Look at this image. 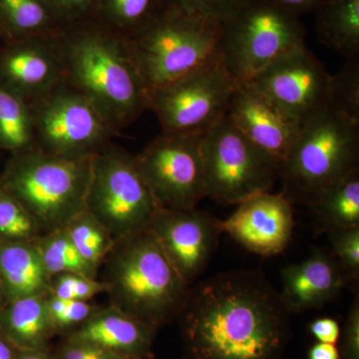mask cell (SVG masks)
I'll return each instance as SVG.
<instances>
[{
	"label": "cell",
	"instance_id": "cell-7",
	"mask_svg": "<svg viewBox=\"0 0 359 359\" xmlns=\"http://www.w3.org/2000/svg\"><path fill=\"white\" fill-rule=\"evenodd\" d=\"M299 18L269 0H248L222 23L219 56L237 84L250 82L278 58L304 43Z\"/></svg>",
	"mask_w": 359,
	"mask_h": 359
},
{
	"label": "cell",
	"instance_id": "cell-23",
	"mask_svg": "<svg viewBox=\"0 0 359 359\" xmlns=\"http://www.w3.org/2000/svg\"><path fill=\"white\" fill-rule=\"evenodd\" d=\"M309 208L323 233L359 226V169L327 187Z\"/></svg>",
	"mask_w": 359,
	"mask_h": 359
},
{
	"label": "cell",
	"instance_id": "cell-6",
	"mask_svg": "<svg viewBox=\"0 0 359 359\" xmlns=\"http://www.w3.org/2000/svg\"><path fill=\"white\" fill-rule=\"evenodd\" d=\"M359 124L328 107L302 123L280 167L283 195L309 207L323 190L358 169Z\"/></svg>",
	"mask_w": 359,
	"mask_h": 359
},
{
	"label": "cell",
	"instance_id": "cell-10",
	"mask_svg": "<svg viewBox=\"0 0 359 359\" xmlns=\"http://www.w3.org/2000/svg\"><path fill=\"white\" fill-rule=\"evenodd\" d=\"M28 106L34 147L44 152L68 157L94 156L119 134L65 80Z\"/></svg>",
	"mask_w": 359,
	"mask_h": 359
},
{
	"label": "cell",
	"instance_id": "cell-5",
	"mask_svg": "<svg viewBox=\"0 0 359 359\" xmlns=\"http://www.w3.org/2000/svg\"><path fill=\"white\" fill-rule=\"evenodd\" d=\"M222 22L169 4L129 37L148 89L158 88L219 58Z\"/></svg>",
	"mask_w": 359,
	"mask_h": 359
},
{
	"label": "cell",
	"instance_id": "cell-22",
	"mask_svg": "<svg viewBox=\"0 0 359 359\" xmlns=\"http://www.w3.org/2000/svg\"><path fill=\"white\" fill-rule=\"evenodd\" d=\"M314 13L321 43L347 59L359 57V0H325Z\"/></svg>",
	"mask_w": 359,
	"mask_h": 359
},
{
	"label": "cell",
	"instance_id": "cell-29",
	"mask_svg": "<svg viewBox=\"0 0 359 359\" xmlns=\"http://www.w3.org/2000/svg\"><path fill=\"white\" fill-rule=\"evenodd\" d=\"M327 107L359 124V57L347 59L341 69L330 74Z\"/></svg>",
	"mask_w": 359,
	"mask_h": 359
},
{
	"label": "cell",
	"instance_id": "cell-12",
	"mask_svg": "<svg viewBox=\"0 0 359 359\" xmlns=\"http://www.w3.org/2000/svg\"><path fill=\"white\" fill-rule=\"evenodd\" d=\"M203 135L162 133L136 155L160 209H192L205 198Z\"/></svg>",
	"mask_w": 359,
	"mask_h": 359
},
{
	"label": "cell",
	"instance_id": "cell-3",
	"mask_svg": "<svg viewBox=\"0 0 359 359\" xmlns=\"http://www.w3.org/2000/svg\"><path fill=\"white\" fill-rule=\"evenodd\" d=\"M102 266L110 304L157 330L177 320L191 287L150 229L116 240Z\"/></svg>",
	"mask_w": 359,
	"mask_h": 359
},
{
	"label": "cell",
	"instance_id": "cell-41",
	"mask_svg": "<svg viewBox=\"0 0 359 359\" xmlns=\"http://www.w3.org/2000/svg\"><path fill=\"white\" fill-rule=\"evenodd\" d=\"M18 353L20 349L0 334V359H16Z\"/></svg>",
	"mask_w": 359,
	"mask_h": 359
},
{
	"label": "cell",
	"instance_id": "cell-8",
	"mask_svg": "<svg viewBox=\"0 0 359 359\" xmlns=\"http://www.w3.org/2000/svg\"><path fill=\"white\" fill-rule=\"evenodd\" d=\"M205 198L222 205H238L269 192L280 166L224 115L202 139Z\"/></svg>",
	"mask_w": 359,
	"mask_h": 359
},
{
	"label": "cell",
	"instance_id": "cell-31",
	"mask_svg": "<svg viewBox=\"0 0 359 359\" xmlns=\"http://www.w3.org/2000/svg\"><path fill=\"white\" fill-rule=\"evenodd\" d=\"M47 311L56 334H69L89 320L101 306L90 302L59 299L50 294L45 297Z\"/></svg>",
	"mask_w": 359,
	"mask_h": 359
},
{
	"label": "cell",
	"instance_id": "cell-17",
	"mask_svg": "<svg viewBox=\"0 0 359 359\" xmlns=\"http://www.w3.org/2000/svg\"><path fill=\"white\" fill-rule=\"evenodd\" d=\"M226 115L252 144L280 167L294 146L301 123L278 109L249 84H237Z\"/></svg>",
	"mask_w": 359,
	"mask_h": 359
},
{
	"label": "cell",
	"instance_id": "cell-37",
	"mask_svg": "<svg viewBox=\"0 0 359 359\" xmlns=\"http://www.w3.org/2000/svg\"><path fill=\"white\" fill-rule=\"evenodd\" d=\"M52 355L54 359H131L89 342L69 339H65Z\"/></svg>",
	"mask_w": 359,
	"mask_h": 359
},
{
	"label": "cell",
	"instance_id": "cell-26",
	"mask_svg": "<svg viewBox=\"0 0 359 359\" xmlns=\"http://www.w3.org/2000/svg\"><path fill=\"white\" fill-rule=\"evenodd\" d=\"M65 230L80 256L99 273L114 247L112 233L86 210L71 219Z\"/></svg>",
	"mask_w": 359,
	"mask_h": 359
},
{
	"label": "cell",
	"instance_id": "cell-36",
	"mask_svg": "<svg viewBox=\"0 0 359 359\" xmlns=\"http://www.w3.org/2000/svg\"><path fill=\"white\" fill-rule=\"evenodd\" d=\"M339 359H359V294L354 295L339 337Z\"/></svg>",
	"mask_w": 359,
	"mask_h": 359
},
{
	"label": "cell",
	"instance_id": "cell-4",
	"mask_svg": "<svg viewBox=\"0 0 359 359\" xmlns=\"http://www.w3.org/2000/svg\"><path fill=\"white\" fill-rule=\"evenodd\" d=\"M93 156L68 157L32 148L11 155L0 186L39 224L41 233L65 229L86 210Z\"/></svg>",
	"mask_w": 359,
	"mask_h": 359
},
{
	"label": "cell",
	"instance_id": "cell-15",
	"mask_svg": "<svg viewBox=\"0 0 359 359\" xmlns=\"http://www.w3.org/2000/svg\"><path fill=\"white\" fill-rule=\"evenodd\" d=\"M60 32L7 42L0 49V87L28 104L65 81Z\"/></svg>",
	"mask_w": 359,
	"mask_h": 359
},
{
	"label": "cell",
	"instance_id": "cell-39",
	"mask_svg": "<svg viewBox=\"0 0 359 359\" xmlns=\"http://www.w3.org/2000/svg\"><path fill=\"white\" fill-rule=\"evenodd\" d=\"M269 1L299 18L304 14L314 13L325 0H269Z\"/></svg>",
	"mask_w": 359,
	"mask_h": 359
},
{
	"label": "cell",
	"instance_id": "cell-9",
	"mask_svg": "<svg viewBox=\"0 0 359 359\" xmlns=\"http://www.w3.org/2000/svg\"><path fill=\"white\" fill-rule=\"evenodd\" d=\"M159 209L136 156L113 143L93 156L86 211L116 240L148 229Z\"/></svg>",
	"mask_w": 359,
	"mask_h": 359
},
{
	"label": "cell",
	"instance_id": "cell-33",
	"mask_svg": "<svg viewBox=\"0 0 359 359\" xmlns=\"http://www.w3.org/2000/svg\"><path fill=\"white\" fill-rule=\"evenodd\" d=\"M102 292H107V285L98 278L79 273H61L51 278L50 294L59 299L90 302Z\"/></svg>",
	"mask_w": 359,
	"mask_h": 359
},
{
	"label": "cell",
	"instance_id": "cell-2",
	"mask_svg": "<svg viewBox=\"0 0 359 359\" xmlns=\"http://www.w3.org/2000/svg\"><path fill=\"white\" fill-rule=\"evenodd\" d=\"M65 80L117 133L148 110V89L127 37L88 20L61 29Z\"/></svg>",
	"mask_w": 359,
	"mask_h": 359
},
{
	"label": "cell",
	"instance_id": "cell-16",
	"mask_svg": "<svg viewBox=\"0 0 359 359\" xmlns=\"http://www.w3.org/2000/svg\"><path fill=\"white\" fill-rule=\"evenodd\" d=\"M237 205L230 218L222 221L224 233L259 256H276L287 249L294 231V209L283 193L257 194Z\"/></svg>",
	"mask_w": 359,
	"mask_h": 359
},
{
	"label": "cell",
	"instance_id": "cell-13",
	"mask_svg": "<svg viewBox=\"0 0 359 359\" xmlns=\"http://www.w3.org/2000/svg\"><path fill=\"white\" fill-rule=\"evenodd\" d=\"M330 80L323 63L302 45L278 58L247 84L302 124L327 107Z\"/></svg>",
	"mask_w": 359,
	"mask_h": 359
},
{
	"label": "cell",
	"instance_id": "cell-19",
	"mask_svg": "<svg viewBox=\"0 0 359 359\" xmlns=\"http://www.w3.org/2000/svg\"><path fill=\"white\" fill-rule=\"evenodd\" d=\"M157 330L109 304L65 335V339L89 342L131 359H149Z\"/></svg>",
	"mask_w": 359,
	"mask_h": 359
},
{
	"label": "cell",
	"instance_id": "cell-34",
	"mask_svg": "<svg viewBox=\"0 0 359 359\" xmlns=\"http://www.w3.org/2000/svg\"><path fill=\"white\" fill-rule=\"evenodd\" d=\"M191 13L201 14L223 23L248 0H166Z\"/></svg>",
	"mask_w": 359,
	"mask_h": 359
},
{
	"label": "cell",
	"instance_id": "cell-43",
	"mask_svg": "<svg viewBox=\"0 0 359 359\" xmlns=\"http://www.w3.org/2000/svg\"><path fill=\"white\" fill-rule=\"evenodd\" d=\"M6 304V294H4V287H2L1 282H0V309H1L2 306Z\"/></svg>",
	"mask_w": 359,
	"mask_h": 359
},
{
	"label": "cell",
	"instance_id": "cell-20",
	"mask_svg": "<svg viewBox=\"0 0 359 359\" xmlns=\"http://www.w3.org/2000/svg\"><path fill=\"white\" fill-rule=\"evenodd\" d=\"M0 282L6 302L50 294L51 278L34 243L0 242Z\"/></svg>",
	"mask_w": 359,
	"mask_h": 359
},
{
	"label": "cell",
	"instance_id": "cell-30",
	"mask_svg": "<svg viewBox=\"0 0 359 359\" xmlns=\"http://www.w3.org/2000/svg\"><path fill=\"white\" fill-rule=\"evenodd\" d=\"M41 233L32 215L0 186V242L34 243Z\"/></svg>",
	"mask_w": 359,
	"mask_h": 359
},
{
	"label": "cell",
	"instance_id": "cell-21",
	"mask_svg": "<svg viewBox=\"0 0 359 359\" xmlns=\"http://www.w3.org/2000/svg\"><path fill=\"white\" fill-rule=\"evenodd\" d=\"M46 295L22 297L0 309V332L20 351H46L56 335L47 311Z\"/></svg>",
	"mask_w": 359,
	"mask_h": 359
},
{
	"label": "cell",
	"instance_id": "cell-1",
	"mask_svg": "<svg viewBox=\"0 0 359 359\" xmlns=\"http://www.w3.org/2000/svg\"><path fill=\"white\" fill-rule=\"evenodd\" d=\"M290 316L261 269L217 273L190 287L177 318L183 358L282 359Z\"/></svg>",
	"mask_w": 359,
	"mask_h": 359
},
{
	"label": "cell",
	"instance_id": "cell-32",
	"mask_svg": "<svg viewBox=\"0 0 359 359\" xmlns=\"http://www.w3.org/2000/svg\"><path fill=\"white\" fill-rule=\"evenodd\" d=\"M330 252L339 264L347 285L359 282V226L327 233Z\"/></svg>",
	"mask_w": 359,
	"mask_h": 359
},
{
	"label": "cell",
	"instance_id": "cell-25",
	"mask_svg": "<svg viewBox=\"0 0 359 359\" xmlns=\"http://www.w3.org/2000/svg\"><path fill=\"white\" fill-rule=\"evenodd\" d=\"M32 148L34 142L29 106L0 87V150L13 155Z\"/></svg>",
	"mask_w": 359,
	"mask_h": 359
},
{
	"label": "cell",
	"instance_id": "cell-24",
	"mask_svg": "<svg viewBox=\"0 0 359 359\" xmlns=\"http://www.w3.org/2000/svg\"><path fill=\"white\" fill-rule=\"evenodd\" d=\"M45 0H0V32L8 41L62 29Z\"/></svg>",
	"mask_w": 359,
	"mask_h": 359
},
{
	"label": "cell",
	"instance_id": "cell-11",
	"mask_svg": "<svg viewBox=\"0 0 359 359\" xmlns=\"http://www.w3.org/2000/svg\"><path fill=\"white\" fill-rule=\"evenodd\" d=\"M236 86L218 58L151 90L148 110L157 116L163 133L205 134L228 112Z\"/></svg>",
	"mask_w": 359,
	"mask_h": 359
},
{
	"label": "cell",
	"instance_id": "cell-28",
	"mask_svg": "<svg viewBox=\"0 0 359 359\" xmlns=\"http://www.w3.org/2000/svg\"><path fill=\"white\" fill-rule=\"evenodd\" d=\"M34 244L51 278L61 273H79L98 278V271L80 256L65 229L41 233Z\"/></svg>",
	"mask_w": 359,
	"mask_h": 359
},
{
	"label": "cell",
	"instance_id": "cell-42",
	"mask_svg": "<svg viewBox=\"0 0 359 359\" xmlns=\"http://www.w3.org/2000/svg\"><path fill=\"white\" fill-rule=\"evenodd\" d=\"M16 359H54L50 349L46 351H20Z\"/></svg>",
	"mask_w": 359,
	"mask_h": 359
},
{
	"label": "cell",
	"instance_id": "cell-35",
	"mask_svg": "<svg viewBox=\"0 0 359 359\" xmlns=\"http://www.w3.org/2000/svg\"><path fill=\"white\" fill-rule=\"evenodd\" d=\"M61 25L89 20L96 13L97 0H45Z\"/></svg>",
	"mask_w": 359,
	"mask_h": 359
},
{
	"label": "cell",
	"instance_id": "cell-14",
	"mask_svg": "<svg viewBox=\"0 0 359 359\" xmlns=\"http://www.w3.org/2000/svg\"><path fill=\"white\" fill-rule=\"evenodd\" d=\"M149 229L170 263L190 287L209 266L224 233L221 219L197 208L159 209Z\"/></svg>",
	"mask_w": 359,
	"mask_h": 359
},
{
	"label": "cell",
	"instance_id": "cell-27",
	"mask_svg": "<svg viewBox=\"0 0 359 359\" xmlns=\"http://www.w3.org/2000/svg\"><path fill=\"white\" fill-rule=\"evenodd\" d=\"M166 4V0H97L96 13L103 23L123 36L131 37L145 27Z\"/></svg>",
	"mask_w": 359,
	"mask_h": 359
},
{
	"label": "cell",
	"instance_id": "cell-40",
	"mask_svg": "<svg viewBox=\"0 0 359 359\" xmlns=\"http://www.w3.org/2000/svg\"><path fill=\"white\" fill-rule=\"evenodd\" d=\"M309 359H339L337 344L316 342L309 348Z\"/></svg>",
	"mask_w": 359,
	"mask_h": 359
},
{
	"label": "cell",
	"instance_id": "cell-44",
	"mask_svg": "<svg viewBox=\"0 0 359 359\" xmlns=\"http://www.w3.org/2000/svg\"><path fill=\"white\" fill-rule=\"evenodd\" d=\"M0 334H1V332H0Z\"/></svg>",
	"mask_w": 359,
	"mask_h": 359
},
{
	"label": "cell",
	"instance_id": "cell-38",
	"mask_svg": "<svg viewBox=\"0 0 359 359\" xmlns=\"http://www.w3.org/2000/svg\"><path fill=\"white\" fill-rule=\"evenodd\" d=\"M309 330L316 342L330 344H339L341 327L334 318H316L309 325Z\"/></svg>",
	"mask_w": 359,
	"mask_h": 359
},
{
	"label": "cell",
	"instance_id": "cell-18",
	"mask_svg": "<svg viewBox=\"0 0 359 359\" xmlns=\"http://www.w3.org/2000/svg\"><path fill=\"white\" fill-rule=\"evenodd\" d=\"M346 287L339 264L330 250L313 249L308 259L282 271L283 304L292 313L323 308Z\"/></svg>",
	"mask_w": 359,
	"mask_h": 359
}]
</instances>
